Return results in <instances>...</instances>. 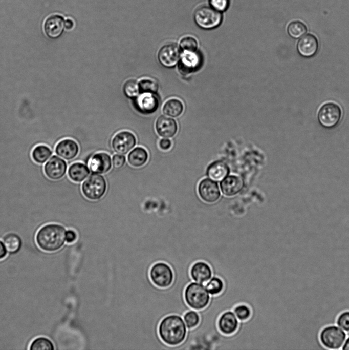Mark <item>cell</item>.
Returning a JSON list of instances; mask_svg holds the SVG:
<instances>
[{"label": "cell", "mask_w": 349, "mask_h": 350, "mask_svg": "<svg viewBox=\"0 0 349 350\" xmlns=\"http://www.w3.org/2000/svg\"><path fill=\"white\" fill-rule=\"evenodd\" d=\"M158 330L159 336L165 343L176 346L184 341L188 329L182 317L171 314L162 319Z\"/></svg>", "instance_id": "6da1fadb"}, {"label": "cell", "mask_w": 349, "mask_h": 350, "mask_svg": "<svg viewBox=\"0 0 349 350\" xmlns=\"http://www.w3.org/2000/svg\"><path fill=\"white\" fill-rule=\"evenodd\" d=\"M66 229L57 223H47L40 227L35 235L38 246L46 252H55L62 248L66 241Z\"/></svg>", "instance_id": "7a4b0ae2"}, {"label": "cell", "mask_w": 349, "mask_h": 350, "mask_svg": "<svg viewBox=\"0 0 349 350\" xmlns=\"http://www.w3.org/2000/svg\"><path fill=\"white\" fill-rule=\"evenodd\" d=\"M211 296L203 283L192 281L185 287L184 298L186 304L194 310L205 308L209 304Z\"/></svg>", "instance_id": "3957f363"}, {"label": "cell", "mask_w": 349, "mask_h": 350, "mask_svg": "<svg viewBox=\"0 0 349 350\" xmlns=\"http://www.w3.org/2000/svg\"><path fill=\"white\" fill-rule=\"evenodd\" d=\"M347 333L336 324L324 327L319 334V340L326 350L341 349Z\"/></svg>", "instance_id": "277c9868"}, {"label": "cell", "mask_w": 349, "mask_h": 350, "mask_svg": "<svg viewBox=\"0 0 349 350\" xmlns=\"http://www.w3.org/2000/svg\"><path fill=\"white\" fill-rule=\"evenodd\" d=\"M107 183L105 178L100 174H93L83 181L81 191L83 195L91 200L101 199L105 194Z\"/></svg>", "instance_id": "5b68a950"}, {"label": "cell", "mask_w": 349, "mask_h": 350, "mask_svg": "<svg viewBox=\"0 0 349 350\" xmlns=\"http://www.w3.org/2000/svg\"><path fill=\"white\" fill-rule=\"evenodd\" d=\"M222 19L221 12L211 6L200 7L194 13L195 23L203 29L209 30L216 28L221 24Z\"/></svg>", "instance_id": "8992f818"}, {"label": "cell", "mask_w": 349, "mask_h": 350, "mask_svg": "<svg viewBox=\"0 0 349 350\" xmlns=\"http://www.w3.org/2000/svg\"><path fill=\"white\" fill-rule=\"evenodd\" d=\"M342 115V110L337 104L328 102L319 108L317 118L321 126L326 129H332L339 123Z\"/></svg>", "instance_id": "52a82bcc"}, {"label": "cell", "mask_w": 349, "mask_h": 350, "mask_svg": "<svg viewBox=\"0 0 349 350\" xmlns=\"http://www.w3.org/2000/svg\"><path fill=\"white\" fill-rule=\"evenodd\" d=\"M149 275L154 284L161 288L168 287L173 282V271L168 264L164 262L155 264L150 270Z\"/></svg>", "instance_id": "ba28073f"}, {"label": "cell", "mask_w": 349, "mask_h": 350, "mask_svg": "<svg viewBox=\"0 0 349 350\" xmlns=\"http://www.w3.org/2000/svg\"><path fill=\"white\" fill-rule=\"evenodd\" d=\"M68 165L65 160L53 154L43 166L45 174L51 180H59L67 174Z\"/></svg>", "instance_id": "9c48e42d"}, {"label": "cell", "mask_w": 349, "mask_h": 350, "mask_svg": "<svg viewBox=\"0 0 349 350\" xmlns=\"http://www.w3.org/2000/svg\"><path fill=\"white\" fill-rule=\"evenodd\" d=\"M136 137L133 133L123 131L114 136L111 145L115 152L124 155L128 153L136 146Z\"/></svg>", "instance_id": "30bf717a"}, {"label": "cell", "mask_w": 349, "mask_h": 350, "mask_svg": "<svg viewBox=\"0 0 349 350\" xmlns=\"http://www.w3.org/2000/svg\"><path fill=\"white\" fill-rule=\"evenodd\" d=\"M181 57V50L174 43L167 44L159 49L158 59L165 67H173L179 62Z\"/></svg>", "instance_id": "8fae6325"}, {"label": "cell", "mask_w": 349, "mask_h": 350, "mask_svg": "<svg viewBox=\"0 0 349 350\" xmlns=\"http://www.w3.org/2000/svg\"><path fill=\"white\" fill-rule=\"evenodd\" d=\"M201 55L195 52L183 51L178 64L180 73L186 75L197 71L202 63Z\"/></svg>", "instance_id": "7c38bea8"}, {"label": "cell", "mask_w": 349, "mask_h": 350, "mask_svg": "<svg viewBox=\"0 0 349 350\" xmlns=\"http://www.w3.org/2000/svg\"><path fill=\"white\" fill-rule=\"evenodd\" d=\"M134 98V104L136 109L144 114H150L158 108L159 101L155 94L141 93Z\"/></svg>", "instance_id": "4fadbf2b"}, {"label": "cell", "mask_w": 349, "mask_h": 350, "mask_svg": "<svg viewBox=\"0 0 349 350\" xmlns=\"http://www.w3.org/2000/svg\"><path fill=\"white\" fill-rule=\"evenodd\" d=\"M319 49V42L313 34L308 33L302 36L297 44V50L299 54L304 58L314 56Z\"/></svg>", "instance_id": "5bb4252c"}, {"label": "cell", "mask_w": 349, "mask_h": 350, "mask_svg": "<svg viewBox=\"0 0 349 350\" xmlns=\"http://www.w3.org/2000/svg\"><path fill=\"white\" fill-rule=\"evenodd\" d=\"M88 165L90 171L93 174H105L112 168L111 157L105 152L97 153L91 157Z\"/></svg>", "instance_id": "9a60e30c"}, {"label": "cell", "mask_w": 349, "mask_h": 350, "mask_svg": "<svg viewBox=\"0 0 349 350\" xmlns=\"http://www.w3.org/2000/svg\"><path fill=\"white\" fill-rule=\"evenodd\" d=\"M198 193L202 200L207 203L217 201L221 194L218 185L210 179H204L198 186Z\"/></svg>", "instance_id": "2e32d148"}, {"label": "cell", "mask_w": 349, "mask_h": 350, "mask_svg": "<svg viewBox=\"0 0 349 350\" xmlns=\"http://www.w3.org/2000/svg\"><path fill=\"white\" fill-rule=\"evenodd\" d=\"M79 147L76 141L65 138L59 141L55 148V153L66 160H71L78 154Z\"/></svg>", "instance_id": "e0dca14e"}, {"label": "cell", "mask_w": 349, "mask_h": 350, "mask_svg": "<svg viewBox=\"0 0 349 350\" xmlns=\"http://www.w3.org/2000/svg\"><path fill=\"white\" fill-rule=\"evenodd\" d=\"M44 32L48 37L52 39L58 38L63 33L64 20L63 17L55 14L48 17L43 25Z\"/></svg>", "instance_id": "ac0fdd59"}, {"label": "cell", "mask_w": 349, "mask_h": 350, "mask_svg": "<svg viewBox=\"0 0 349 350\" xmlns=\"http://www.w3.org/2000/svg\"><path fill=\"white\" fill-rule=\"evenodd\" d=\"M239 320L233 311H226L222 313L217 320L219 331L224 335H230L237 330Z\"/></svg>", "instance_id": "d6986e66"}, {"label": "cell", "mask_w": 349, "mask_h": 350, "mask_svg": "<svg viewBox=\"0 0 349 350\" xmlns=\"http://www.w3.org/2000/svg\"><path fill=\"white\" fill-rule=\"evenodd\" d=\"M190 275L193 281L204 284L213 276L212 270L207 262L198 261L191 265Z\"/></svg>", "instance_id": "ffe728a7"}, {"label": "cell", "mask_w": 349, "mask_h": 350, "mask_svg": "<svg viewBox=\"0 0 349 350\" xmlns=\"http://www.w3.org/2000/svg\"><path fill=\"white\" fill-rule=\"evenodd\" d=\"M155 128L158 135L164 138L173 137L178 131V125L175 120L163 115L157 119Z\"/></svg>", "instance_id": "44dd1931"}, {"label": "cell", "mask_w": 349, "mask_h": 350, "mask_svg": "<svg viewBox=\"0 0 349 350\" xmlns=\"http://www.w3.org/2000/svg\"><path fill=\"white\" fill-rule=\"evenodd\" d=\"M223 194L227 196H233L240 192L244 187L243 179L235 175H230L224 178L220 184Z\"/></svg>", "instance_id": "7402d4cb"}, {"label": "cell", "mask_w": 349, "mask_h": 350, "mask_svg": "<svg viewBox=\"0 0 349 350\" xmlns=\"http://www.w3.org/2000/svg\"><path fill=\"white\" fill-rule=\"evenodd\" d=\"M229 173V168L224 162L218 160L212 162L206 170L207 176L210 179L222 181Z\"/></svg>", "instance_id": "603a6c76"}, {"label": "cell", "mask_w": 349, "mask_h": 350, "mask_svg": "<svg viewBox=\"0 0 349 350\" xmlns=\"http://www.w3.org/2000/svg\"><path fill=\"white\" fill-rule=\"evenodd\" d=\"M90 174V169L81 162H75L69 167L67 174L69 178L75 182H81Z\"/></svg>", "instance_id": "cb8c5ba5"}, {"label": "cell", "mask_w": 349, "mask_h": 350, "mask_svg": "<svg viewBox=\"0 0 349 350\" xmlns=\"http://www.w3.org/2000/svg\"><path fill=\"white\" fill-rule=\"evenodd\" d=\"M148 159L147 150L142 147H137L132 150L127 156L128 163L135 168H139L146 163Z\"/></svg>", "instance_id": "d4e9b609"}, {"label": "cell", "mask_w": 349, "mask_h": 350, "mask_svg": "<svg viewBox=\"0 0 349 350\" xmlns=\"http://www.w3.org/2000/svg\"><path fill=\"white\" fill-rule=\"evenodd\" d=\"M53 154L51 149L46 145L39 144L33 149L31 152L32 158L34 162L43 164Z\"/></svg>", "instance_id": "484cf974"}, {"label": "cell", "mask_w": 349, "mask_h": 350, "mask_svg": "<svg viewBox=\"0 0 349 350\" xmlns=\"http://www.w3.org/2000/svg\"><path fill=\"white\" fill-rule=\"evenodd\" d=\"M3 240L7 252L10 254L18 252L23 243L20 236L14 232L6 234L3 237Z\"/></svg>", "instance_id": "4316f807"}, {"label": "cell", "mask_w": 349, "mask_h": 350, "mask_svg": "<svg viewBox=\"0 0 349 350\" xmlns=\"http://www.w3.org/2000/svg\"><path fill=\"white\" fill-rule=\"evenodd\" d=\"M183 109L184 106L181 100L177 98H171L166 101L162 111L167 116L176 117L182 114Z\"/></svg>", "instance_id": "83f0119b"}, {"label": "cell", "mask_w": 349, "mask_h": 350, "mask_svg": "<svg viewBox=\"0 0 349 350\" xmlns=\"http://www.w3.org/2000/svg\"><path fill=\"white\" fill-rule=\"evenodd\" d=\"M289 35L293 39H298L303 36L307 31L306 25L300 20L291 22L287 27Z\"/></svg>", "instance_id": "f1b7e54d"}, {"label": "cell", "mask_w": 349, "mask_h": 350, "mask_svg": "<svg viewBox=\"0 0 349 350\" xmlns=\"http://www.w3.org/2000/svg\"><path fill=\"white\" fill-rule=\"evenodd\" d=\"M210 296H215L221 294L224 290V283L223 280L215 276L212 277L204 284Z\"/></svg>", "instance_id": "f546056e"}, {"label": "cell", "mask_w": 349, "mask_h": 350, "mask_svg": "<svg viewBox=\"0 0 349 350\" xmlns=\"http://www.w3.org/2000/svg\"><path fill=\"white\" fill-rule=\"evenodd\" d=\"M30 350H53L54 346L52 341L46 337H38L31 343Z\"/></svg>", "instance_id": "4dcf8cb0"}, {"label": "cell", "mask_w": 349, "mask_h": 350, "mask_svg": "<svg viewBox=\"0 0 349 350\" xmlns=\"http://www.w3.org/2000/svg\"><path fill=\"white\" fill-rule=\"evenodd\" d=\"M123 92L128 98H135L140 93L138 83L134 79L128 80L123 85Z\"/></svg>", "instance_id": "1f68e13d"}, {"label": "cell", "mask_w": 349, "mask_h": 350, "mask_svg": "<svg viewBox=\"0 0 349 350\" xmlns=\"http://www.w3.org/2000/svg\"><path fill=\"white\" fill-rule=\"evenodd\" d=\"M187 329L195 327L200 323V316L197 310L191 309L187 311L183 316Z\"/></svg>", "instance_id": "d6a6232c"}, {"label": "cell", "mask_w": 349, "mask_h": 350, "mask_svg": "<svg viewBox=\"0 0 349 350\" xmlns=\"http://www.w3.org/2000/svg\"><path fill=\"white\" fill-rule=\"evenodd\" d=\"M138 85L140 93L156 94L159 89L158 83L150 79H142L138 82Z\"/></svg>", "instance_id": "836d02e7"}, {"label": "cell", "mask_w": 349, "mask_h": 350, "mask_svg": "<svg viewBox=\"0 0 349 350\" xmlns=\"http://www.w3.org/2000/svg\"><path fill=\"white\" fill-rule=\"evenodd\" d=\"M233 312L239 321L247 320L251 315L250 307L246 304H239L236 305Z\"/></svg>", "instance_id": "e575fe53"}, {"label": "cell", "mask_w": 349, "mask_h": 350, "mask_svg": "<svg viewBox=\"0 0 349 350\" xmlns=\"http://www.w3.org/2000/svg\"><path fill=\"white\" fill-rule=\"evenodd\" d=\"M198 42L192 36H186L180 42V48L183 51L195 52L198 48Z\"/></svg>", "instance_id": "d590c367"}, {"label": "cell", "mask_w": 349, "mask_h": 350, "mask_svg": "<svg viewBox=\"0 0 349 350\" xmlns=\"http://www.w3.org/2000/svg\"><path fill=\"white\" fill-rule=\"evenodd\" d=\"M336 324L346 333L349 332V310L343 311L338 316Z\"/></svg>", "instance_id": "8d00e7d4"}, {"label": "cell", "mask_w": 349, "mask_h": 350, "mask_svg": "<svg viewBox=\"0 0 349 350\" xmlns=\"http://www.w3.org/2000/svg\"><path fill=\"white\" fill-rule=\"evenodd\" d=\"M210 6L216 10L222 12L229 7L230 0H209Z\"/></svg>", "instance_id": "74e56055"}, {"label": "cell", "mask_w": 349, "mask_h": 350, "mask_svg": "<svg viewBox=\"0 0 349 350\" xmlns=\"http://www.w3.org/2000/svg\"><path fill=\"white\" fill-rule=\"evenodd\" d=\"M125 162V156L122 154H115L112 157L113 166L116 169H120L123 167Z\"/></svg>", "instance_id": "f35d334b"}, {"label": "cell", "mask_w": 349, "mask_h": 350, "mask_svg": "<svg viewBox=\"0 0 349 350\" xmlns=\"http://www.w3.org/2000/svg\"><path fill=\"white\" fill-rule=\"evenodd\" d=\"M76 233L72 229L66 231V241L68 243H72L75 242L77 239Z\"/></svg>", "instance_id": "ab89813d"}, {"label": "cell", "mask_w": 349, "mask_h": 350, "mask_svg": "<svg viewBox=\"0 0 349 350\" xmlns=\"http://www.w3.org/2000/svg\"><path fill=\"white\" fill-rule=\"evenodd\" d=\"M159 146L161 150L167 151L171 147L172 143L170 140L165 138L161 139L160 140Z\"/></svg>", "instance_id": "60d3db41"}, {"label": "cell", "mask_w": 349, "mask_h": 350, "mask_svg": "<svg viewBox=\"0 0 349 350\" xmlns=\"http://www.w3.org/2000/svg\"><path fill=\"white\" fill-rule=\"evenodd\" d=\"M7 251L4 242L0 240V260L4 259L7 255Z\"/></svg>", "instance_id": "b9f144b4"}, {"label": "cell", "mask_w": 349, "mask_h": 350, "mask_svg": "<svg viewBox=\"0 0 349 350\" xmlns=\"http://www.w3.org/2000/svg\"><path fill=\"white\" fill-rule=\"evenodd\" d=\"M74 27V22L71 19H67L64 20V28L67 30H71Z\"/></svg>", "instance_id": "7bdbcfd3"}, {"label": "cell", "mask_w": 349, "mask_h": 350, "mask_svg": "<svg viewBox=\"0 0 349 350\" xmlns=\"http://www.w3.org/2000/svg\"><path fill=\"white\" fill-rule=\"evenodd\" d=\"M341 350H349V336H347L343 346L341 347Z\"/></svg>", "instance_id": "ee69618b"}]
</instances>
